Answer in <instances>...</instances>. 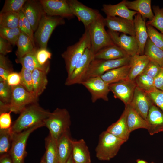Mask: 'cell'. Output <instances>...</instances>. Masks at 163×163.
<instances>
[{"label":"cell","instance_id":"16","mask_svg":"<svg viewBox=\"0 0 163 163\" xmlns=\"http://www.w3.org/2000/svg\"><path fill=\"white\" fill-rule=\"evenodd\" d=\"M22 11L30 24L34 31H35L40 20L45 14L40 1L27 0Z\"/></svg>","mask_w":163,"mask_h":163},{"label":"cell","instance_id":"33","mask_svg":"<svg viewBox=\"0 0 163 163\" xmlns=\"http://www.w3.org/2000/svg\"><path fill=\"white\" fill-rule=\"evenodd\" d=\"M144 55L163 67V50L153 43L149 38L145 44Z\"/></svg>","mask_w":163,"mask_h":163},{"label":"cell","instance_id":"40","mask_svg":"<svg viewBox=\"0 0 163 163\" xmlns=\"http://www.w3.org/2000/svg\"><path fill=\"white\" fill-rule=\"evenodd\" d=\"M26 0H6L0 13L12 12L19 13L22 11Z\"/></svg>","mask_w":163,"mask_h":163},{"label":"cell","instance_id":"9","mask_svg":"<svg viewBox=\"0 0 163 163\" xmlns=\"http://www.w3.org/2000/svg\"><path fill=\"white\" fill-rule=\"evenodd\" d=\"M131 57L113 60L94 59L89 66L84 80L91 77H100L110 70L129 65Z\"/></svg>","mask_w":163,"mask_h":163},{"label":"cell","instance_id":"28","mask_svg":"<svg viewBox=\"0 0 163 163\" xmlns=\"http://www.w3.org/2000/svg\"><path fill=\"white\" fill-rule=\"evenodd\" d=\"M36 50L34 49L24 56L17 58L15 61L20 63L22 67L32 72L35 69H38L48 72L50 69V62L45 65H40L38 62L36 56Z\"/></svg>","mask_w":163,"mask_h":163},{"label":"cell","instance_id":"4","mask_svg":"<svg viewBox=\"0 0 163 163\" xmlns=\"http://www.w3.org/2000/svg\"><path fill=\"white\" fill-rule=\"evenodd\" d=\"M95 149L96 156L101 161H109L115 157L125 142L106 130L100 135Z\"/></svg>","mask_w":163,"mask_h":163},{"label":"cell","instance_id":"38","mask_svg":"<svg viewBox=\"0 0 163 163\" xmlns=\"http://www.w3.org/2000/svg\"><path fill=\"white\" fill-rule=\"evenodd\" d=\"M152 8L154 14V17L152 20L148 21L146 24L155 27L163 34V8L153 5Z\"/></svg>","mask_w":163,"mask_h":163},{"label":"cell","instance_id":"32","mask_svg":"<svg viewBox=\"0 0 163 163\" xmlns=\"http://www.w3.org/2000/svg\"><path fill=\"white\" fill-rule=\"evenodd\" d=\"M57 140L50 134L45 138L46 151L43 158L46 163H59Z\"/></svg>","mask_w":163,"mask_h":163},{"label":"cell","instance_id":"35","mask_svg":"<svg viewBox=\"0 0 163 163\" xmlns=\"http://www.w3.org/2000/svg\"><path fill=\"white\" fill-rule=\"evenodd\" d=\"M20 18L19 13L8 12L0 13V27H18Z\"/></svg>","mask_w":163,"mask_h":163},{"label":"cell","instance_id":"15","mask_svg":"<svg viewBox=\"0 0 163 163\" xmlns=\"http://www.w3.org/2000/svg\"><path fill=\"white\" fill-rule=\"evenodd\" d=\"M107 32L115 44L121 48L130 56L138 53V46L135 36L108 30Z\"/></svg>","mask_w":163,"mask_h":163},{"label":"cell","instance_id":"11","mask_svg":"<svg viewBox=\"0 0 163 163\" xmlns=\"http://www.w3.org/2000/svg\"><path fill=\"white\" fill-rule=\"evenodd\" d=\"M90 93L91 101L95 103L97 100H109L108 94L110 91L109 85L101 77H96L88 78L84 80L81 83Z\"/></svg>","mask_w":163,"mask_h":163},{"label":"cell","instance_id":"25","mask_svg":"<svg viewBox=\"0 0 163 163\" xmlns=\"http://www.w3.org/2000/svg\"><path fill=\"white\" fill-rule=\"evenodd\" d=\"M127 114V122L129 130L132 132L138 129H148L149 124L130 104L125 106Z\"/></svg>","mask_w":163,"mask_h":163},{"label":"cell","instance_id":"53","mask_svg":"<svg viewBox=\"0 0 163 163\" xmlns=\"http://www.w3.org/2000/svg\"><path fill=\"white\" fill-rule=\"evenodd\" d=\"M0 163H13L11 157L9 153L0 156Z\"/></svg>","mask_w":163,"mask_h":163},{"label":"cell","instance_id":"51","mask_svg":"<svg viewBox=\"0 0 163 163\" xmlns=\"http://www.w3.org/2000/svg\"><path fill=\"white\" fill-rule=\"evenodd\" d=\"M7 82L11 86L20 85L21 76L19 73L13 72L11 73L8 77Z\"/></svg>","mask_w":163,"mask_h":163},{"label":"cell","instance_id":"43","mask_svg":"<svg viewBox=\"0 0 163 163\" xmlns=\"http://www.w3.org/2000/svg\"><path fill=\"white\" fill-rule=\"evenodd\" d=\"M32 72L22 67L19 72L21 76L20 85L28 91L33 93Z\"/></svg>","mask_w":163,"mask_h":163},{"label":"cell","instance_id":"26","mask_svg":"<svg viewBox=\"0 0 163 163\" xmlns=\"http://www.w3.org/2000/svg\"><path fill=\"white\" fill-rule=\"evenodd\" d=\"M150 61L145 55L136 54L131 56L129 65L130 71L128 79L134 81L139 75L143 73Z\"/></svg>","mask_w":163,"mask_h":163},{"label":"cell","instance_id":"6","mask_svg":"<svg viewBox=\"0 0 163 163\" xmlns=\"http://www.w3.org/2000/svg\"><path fill=\"white\" fill-rule=\"evenodd\" d=\"M44 126L49 129V134L57 140L66 131L70 130V116L65 108H56L44 122Z\"/></svg>","mask_w":163,"mask_h":163},{"label":"cell","instance_id":"19","mask_svg":"<svg viewBox=\"0 0 163 163\" xmlns=\"http://www.w3.org/2000/svg\"><path fill=\"white\" fill-rule=\"evenodd\" d=\"M133 23L135 32V37L138 46L137 54H144L145 47L149 38L144 18L139 13L134 17Z\"/></svg>","mask_w":163,"mask_h":163},{"label":"cell","instance_id":"2","mask_svg":"<svg viewBox=\"0 0 163 163\" xmlns=\"http://www.w3.org/2000/svg\"><path fill=\"white\" fill-rule=\"evenodd\" d=\"M11 87L10 101L8 104L0 102V113L11 111L15 113H20L28 106L37 103L38 98L20 84Z\"/></svg>","mask_w":163,"mask_h":163},{"label":"cell","instance_id":"5","mask_svg":"<svg viewBox=\"0 0 163 163\" xmlns=\"http://www.w3.org/2000/svg\"><path fill=\"white\" fill-rule=\"evenodd\" d=\"M104 18L100 14L86 28L89 31L91 47L94 54L104 48L115 44L105 29Z\"/></svg>","mask_w":163,"mask_h":163},{"label":"cell","instance_id":"37","mask_svg":"<svg viewBox=\"0 0 163 163\" xmlns=\"http://www.w3.org/2000/svg\"><path fill=\"white\" fill-rule=\"evenodd\" d=\"M134 81L136 87L149 93L156 88L154 85V79L144 73H142L135 78Z\"/></svg>","mask_w":163,"mask_h":163},{"label":"cell","instance_id":"3","mask_svg":"<svg viewBox=\"0 0 163 163\" xmlns=\"http://www.w3.org/2000/svg\"><path fill=\"white\" fill-rule=\"evenodd\" d=\"M91 47L89 31L88 28H86L79 40L74 44L68 47L61 54L65 62L68 76L72 72L76 64L83 55L85 50Z\"/></svg>","mask_w":163,"mask_h":163},{"label":"cell","instance_id":"56","mask_svg":"<svg viewBox=\"0 0 163 163\" xmlns=\"http://www.w3.org/2000/svg\"><path fill=\"white\" fill-rule=\"evenodd\" d=\"M136 161L137 163H147L145 161L139 159H137Z\"/></svg>","mask_w":163,"mask_h":163},{"label":"cell","instance_id":"46","mask_svg":"<svg viewBox=\"0 0 163 163\" xmlns=\"http://www.w3.org/2000/svg\"><path fill=\"white\" fill-rule=\"evenodd\" d=\"M147 93L153 103L163 112V91L155 88Z\"/></svg>","mask_w":163,"mask_h":163},{"label":"cell","instance_id":"58","mask_svg":"<svg viewBox=\"0 0 163 163\" xmlns=\"http://www.w3.org/2000/svg\"><path fill=\"white\" fill-rule=\"evenodd\" d=\"M151 163H155L152 162H151Z\"/></svg>","mask_w":163,"mask_h":163},{"label":"cell","instance_id":"57","mask_svg":"<svg viewBox=\"0 0 163 163\" xmlns=\"http://www.w3.org/2000/svg\"><path fill=\"white\" fill-rule=\"evenodd\" d=\"M40 163H46L44 159L42 158Z\"/></svg>","mask_w":163,"mask_h":163},{"label":"cell","instance_id":"1","mask_svg":"<svg viewBox=\"0 0 163 163\" xmlns=\"http://www.w3.org/2000/svg\"><path fill=\"white\" fill-rule=\"evenodd\" d=\"M51 113L37 103L30 104L20 113L10 128L11 131L13 133H18L36 125L44 124Z\"/></svg>","mask_w":163,"mask_h":163},{"label":"cell","instance_id":"48","mask_svg":"<svg viewBox=\"0 0 163 163\" xmlns=\"http://www.w3.org/2000/svg\"><path fill=\"white\" fill-rule=\"evenodd\" d=\"M11 112L10 111L0 113V129H7L11 127L12 125L11 116Z\"/></svg>","mask_w":163,"mask_h":163},{"label":"cell","instance_id":"23","mask_svg":"<svg viewBox=\"0 0 163 163\" xmlns=\"http://www.w3.org/2000/svg\"><path fill=\"white\" fill-rule=\"evenodd\" d=\"M71 155L75 163H91L90 151L83 139L73 140Z\"/></svg>","mask_w":163,"mask_h":163},{"label":"cell","instance_id":"13","mask_svg":"<svg viewBox=\"0 0 163 163\" xmlns=\"http://www.w3.org/2000/svg\"><path fill=\"white\" fill-rule=\"evenodd\" d=\"M136 87L134 81L128 78L109 85L110 91L113 94L114 98L121 101L125 106L130 104Z\"/></svg>","mask_w":163,"mask_h":163},{"label":"cell","instance_id":"8","mask_svg":"<svg viewBox=\"0 0 163 163\" xmlns=\"http://www.w3.org/2000/svg\"><path fill=\"white\" fill-rule=\"evenodd\" d=\"M43 126V123L39 124L21 132L13 133L12 144L9 153L13 163H24L27 154L26 146L29 136L34 130Z\"/></svg>","mask_w":163,"mask_h":163},{"label":"cell","instance_id":"39","mask_svg":"<svg viewBox=\"0 0 163 163\" xmlns=\"http://www.w3.org/2000/svg\"><path fill=\"white\" fill-rule=\"evenodd\" d=\"M18 27L15 28L0 27V36L7 40L12 45H16L21 33Z\"/></svg>","mask_w":163,"mask_h":163},{"label":"cell","instance_id":"24","mask_svg":"<svg viewBox=\"0 0 163 163\" xmlns=\"http://www.w3.org/2000/svg\"><path fill=\"white\" fill-rule=\"evenodd\" d=\"M106 131L125 142L128 140L130 133L127 124L126 112L125 109L119 119L109 126Z\"/></svg>","mask_w":163,"mask_h":163},{"label":"cell","instance_id":"12","mask_svg":"<svg viewBox=\"0 0 163 163\" xmlns=\"http://www.w3.org/2000/svg\"><path fill=\"white\" fill-rule=\"evenodd\" d=\"M67 1L72 14L82 23L85 28L88 27L100 14L98 11L88 7L77 0Z\"/></svg>","mask_w":163,"mask_h":163},{"label":"cell","instance_id":"52","mask_svg":"<svg viewBox=\"0 0 163 163\" xmlns=\"http://www.w3.org/2000/svg\"><path fill=\"white\" fill-rule=\"evenodd\" d=\"M154 81L155 88L163 91V67L161 68L159 74L154 79Z\"/></svg>","mask_w":163,"mask_h":163},{"label":"cell","instance_id":"47","mask_svg":"<svg viewBox=\"0 0 163 163\" xmlns=\"http://www.w3.org/2000/svg\"><path fill=\"white\" fill-rule=\"evenodd\" d=\"M161 68L156 62L150 60L143 73L154 79L160 72Z\"/></svg>","mask_w":163,"mask_h":163},{"label":"cell","instance_id":"50","mask_svg":"<svg viewBox=\"0 0 163 163\" xmlns=\"http://www.w3.org/2000/svg\"><path fill=\"white\" fill-rule=\"evenodd\" d=\"M12 44L7 40L0 37V53L5 56L12 51Z\"/></svg>","mask_w":163,"mask_h":163},{"label":"cell","instance_id":"31","mask_svg":"<svg viewBox=\"0 0 163 163\" xmlns=\"http://www.w3.org/2000/svg\"><path fill=\"white\" fill-rule=\"evenodd\" d=\"M48 72L38 69H35L32 71L33 93L37 98L46 88Z\"/></svg>","mask_w":163,"mask_h":163},{"label":"cell","instance_id":"21","mask_svg":"<svg viewBox=\"0 0 163 163\" xmlns=\"http://www.w3.org/2000/svg\"><path fill=\"white\" fill-rule=\"evenodd\" d=\"M146 120L150 135L163 132V112L153 103L149 110Z\"/></svg>","mask_w":163,"mask_h":163},{"label":"cell","instance_id":"34","mask_svg":"<svg viewBox=\"0 0 163 163\" xmlns=\"http://www.w3.org/2000/svg\"><path fill=\"white\" fill-rule=\"evenodd\" d=\"M16 45L17 47L16 53L17 58L22 57L35 49L29 37L23 32L20 34Z\"/></svg>","mask_w":163,"mask_h":163},{"label":"cell","instance_id":"54","mask_svg":"<svg viewBox=\"0 0 163 163\" xmlns=\"http://www.w3.org/2000/svg\"><path fill=\"white\" fill-rule=\"evenodd\" d=\"M18 27L20 29L21 32L27 34V32L25 28L23 20L20 15Z\"/></svg>","mask_w":163,"mask_h":163},{"label":"cell","instance_id":"14","mask_svg":"<svg viewBox=\"0 0 163 163\" xmlns=\"http://www.w3.org/2000/svg\"><path fill=\"white\" fill-rule=\"evenodd\" d=\"M45 13L52 16H59L68 19L74 16L66 0H40Z\"/></svg>","mask_w":163,"mask_h":163},{"label":"cell","instance_id":"10","mask_svg":"<svg viewBox=\"0 0 163 163\" xmlns=\"http://www.w3.org/2000/svg\"><path fill=\"white\" fill-rule=\"evenodd\" d=\"M94 55L91 47L85 50L83 55L76 64L72 73L67 76L65 83L66 85L81 84L84 79L91 62L94 59Z\"/></svg>","mask_w":163,"mask_h":163},{"label":"cell","instance_id":"41","mask_svg":"<svg viewBox=\"0 0 163 163\" xmlns=\"http://www.w3.org/2000/svg\"><path fill=\"white\" fill-rule=\"evenodd\" d=\"M13 72L10 62L5 56L0 54V81H7L9 75Z\"/></svg>","mask_w":163,"mask_h":163},{"label":"cell","instance_id":"22","mask_svg":"<svg viewBox=\"0 0 163 163\" xmlns=\"http://www.w3.org/2000/svg\"><path fill=\"white\" fill-rule=\"evenodd\" d=\"M72 139L70 130L62 134L57 140V149L59 163H66L72 150Z\"/></svg>","mask_w":163,"mask_h":163},{"label":"cell","instance_id":"20","mask_svg":"<svg viewBox=\"0 0 163 163\" xmlns=\"http://www.w3.org/2000/svg\"><path fill=\"white\" fill-rule=\"evenodd\" d=\"M126 0H123L115 4H104L101 9L107 16H116L132 21L137 12L129 9L125 4Z\"/></svg>","mask_w":163,"mask_h":163},{"label":"cell","instance_id":"36","mask_svg":"<svg viewBox=\"0 0 163 163\" xmlns=\"http://www.w3.org/2000/svg\"><path fill=\"white\" fill-rule=\"evenodd\" d=\"M10 128L0 129V156L9 153L11 148L13 133L11 131Z\"/></svg>","mask_w":163,"mask_h":163},{"label":"cell","instance_id":"29","mask_svg":"<svg viewBox=\"0 0 163 163\" xmlns=\"http://www.w3.org/2000/svg\"><path fill=\"white\" fill-rule=\"evenodd\" d=\"M130 66H123L108 71L100 77L108 85L120 82L128 78Z\"/></svg>","mask_w":163,"mask_h":163},{"label":"cell","instance_id":"49","mask_svg":"<svg viewBox=\"0 0 163 163\" xmlns=\"http://www.w3.org/2000/svg\"><path fill=\"white\" fill-rule=\"evenodd\" d=\"M19 13L23 20L25 28L27 32V34L30 39L34 46L35 40L34 34L33 33L34 31L33 30L29 22L24 15L22 11L19 12Z\"/></svg>","mask_w":163,"mask_h":163},{"label":"cell","instance_id":"18","mask_svg":"<svg viewBox=\"0 0 163 163\" xmlns=\"http://www.w3.org/2000/svg\"><path fill=\"white\" fill-rule=\"evenodd\" d=\"M152 103L148 94L136 87L129 104L146 120L149 110Z\"/></svg>","mask_w":163,"mask_h":163},{"label":"cell","instance_id":"45","mask_svg":"<svg viewBox=\"0 0 163 163\" xmlns=\"http://www.w3.org/2000/svg\"><path fill=\"white\" fill-rule=\"evenodd\" d=\"M36 56L39 63L43 66L49 62L48 59H51L52 53L47 48H40L36 50Z\"/></svg>","mask_w":163,"mask_h":163},{"label":"cell","instance_id":"27","mask_svg":"<svg viewBox=\"0 0 163 163\" xmlns=\"http://www.w3.org/2000/svg\"><path fill=\"white\" fill-rule=\"evenodd\" d=\"M151 0H126L125 4L127 8L139 13L144 18L151 20L154 14L151 7Z\"/></svg>","mask_w":163,"mask_h":163},{"label":"cell","instance_id":"42","mask_svg":"<svg viewBox=\"0 0 163 163\" xmlns=\"http://www.w3.org/2000/svg\"><path fill=\"white\" fill-rule=\"evenodd\" d=\"M146 26L149 38L153 43L163 50V34L151 26L146 24Z\"/></svg>","mask_w":163,"mask_h":163},{"label":"cell","instance_id":"30","mask_svg":"<svg viewBox=\"0 0 163 163\" xmlns=\"http://www.w3.org/2000/svg\"><path fill=\"white\" fill-rule=\"evenodd\" d=\"M130 56L126 52L115 44L104 48L94 55V59L113 60Z\"/></svg>","mask_w":163,"mask_h":163},{"label":"cell","instance_id":"44","mask_svg":"<svg viewBox=\"0 0 163 163\" xmlns=\"http://www.w3.org/2000/svg\"><path fill=\"white\" fill-rule=\"evenodd\" d=\"M12 88L7 81H0V102L5 104H9L11 101Z\"/></svg>","mask_w":163,"mask_h":163},{"label":"cell","instance_id":"55","mask_svg":"<svg viewBox=\"0 0 163 163\" xmlns=\"http://www.w3.org/2000/svg\"><path fill=\"white\" fill-rule=\"evenodd\" d=\"M66 163H75L71 155Z\"/></svg>","mask_w":163,"mask_h":163},{"label":"cell","instance_id":"7","mask_svg":"<svg viewBox=\"0 0 163 163\" xmlns=\"http://www.w3.org/2000/svg\"><path fill=\"white\" fill-rule=\"evenodd\" d=\"M65 23L63 18L44 14L34 35L35 41L40 48H47L48 41L53 30L57 26Z\"/></svg>","mask_w":163,"mask_h":163},{"label":"cell","instance_id":"17","mask_svg":"<svg viewBox=\"0 0 163 163\" xmlns=\"http://www.w3.org/2000/svg\"><path fill=\"white\" fill-rule=\"evenodd\" d=\"M104 23L108 30L135 36L133 21L116 16H107Z\"/></svg>","mask_w":163,"mask_h":163}]
</instances>
